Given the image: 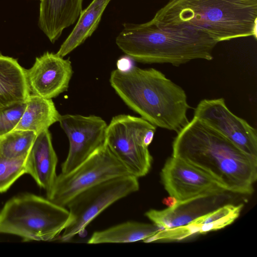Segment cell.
<instances>
[{
	"instance_id": "cell-24",
	"label": "cell",
	"mask_w": 257,
	"mask_h": 257,
	"mask_svg": "<svg viewBox=\"0 0 257 257\" xmlns=\"http://www.w3.org/2000/svg\"><path fill=\"white\" fill-rule=\"evenodd\" d=\"M178 202V200L175 197L170 196L165 198L163 200V203L168 206V207H172L174 206Z\"/></svg>"
},
{
	"instance_id": "cell-18",
	"label": "cell",
	"mask_w": 257,
	"mask_h": 257,
	"mask_svg": "<svg viewBox=\"0 0 257 257\" xmlns=\"http://www.w3.org/2000/svg\"><path fill=\"white\" fill-rule=\"evenodd\" d=\"M111 0H93L82 10L74 29L56 53L62 57L83 43L96 30Z\"/></svg>"
},
{
	"instance_id": "cell-7",
	"label": "cell",
	"mask_w": 257,
	"mask_h": 257,
	"mask_svg": "<svg viewBox=\"0 0 257 257\" xmlns=\"http://www.w3.org/2000/svg\"><path fill=\"white\" fill-rule=\"evenodd\" d=\"M139 189L138 178L128 175L104 181L79 193L66 205L71 221L63 231L61 240L72 239L108 207Z\"/></svg>"
},
{
	"instance_id": "cell-2",
	"label": "cell",
	"mask_w": 257,
	"mask_h": 257,
	"mask_svg": "<svg viewBox=\"0 0 257 257\" xmlns=\"http://www.w3.org/2000/svg\"><path fill=\"white\" fill-rule=\"evenodd\" d=\"M109 82L128 107L155 126L178 133L189 121L185 91L155 68H117Z\"/></svg>"
},
{
	"instance_id": "cell-11",
	"label": "cell",
	"mask_w": 257,
	"mask_h": 257,
	"mask_svg": "<svg viewBox=\"0 0 257 257\" xmlns=\"http://www.w3.org/2000/svg\"><path fill=\"white\" fill-rule=\"evenodd\" d=\"M162 183L170 196L184 201L200 196L226 192L210 175L194 165L172 156L161 173Z\"/></svg>"
},
{
	"instance_id": "cell-21",
	"label": "cell",
	"mask_w": 257,
	"mask_h": 257,
	"mask_svg": "<svg viewBox=\"0 0 257 257\" xmlns=\"http://www.w3.org/2000/svg\"><path fill=\"white\" fill-rule=\"evenodd\" d=\"M36 136L32 131L14 130L0 138V153L11 159H26Z\"/></svg>"
},
{
	"instance_id": "cell-15",
	"label": "cell",
	"mask_w": 257,
	"mask_h": 257,
	"mask_svg": "<svg viewBox=\"0 0 257 257\" xmlns=\"http://www.w3.org/2000/svg\"><path fill=\"white\" fill-rule=\"evenodd\" d=\"M221 194L200 196L184 201H178L172 207L158 210L151 209L145 215L161 229L186 225L212 209Z\"/></svg>"
},
{
	"instance_id": "cell-17",
	"label": "cell",
	"mask_w": 257,
	"mask_h": 257,
	"mask_svg": "<svg viewBox=\"0 0 257 257\" xmlns=\"http://www.w3.org/2000/svg\"><path fill=\"white\" fill-rule=\"evenodd\" d=\"M30 94L25 69L17 59L0 54V109L27 101Z\"/></svg>"
},
{
	"instance_id": "cell-13",
	"label": "cell",
	"mask_w": 257,
	"mask_h": 257,
	"mask_svg": "<svg viewBox=\"0 0 257 257\" xmlns=\"http://www.w3.org/2000/svg\"><path fill=\"white\" fill-rule=\"evenodd\" d=\"M243 207V204L223 205L198 216L186 225L161 229L144 242L181 240L195 234L223 228L238 217Z\"/></svg>"
},
{
	"instance_id": "cell-19",
	"label": "cell",
	"mask_w": 257,
	"mask_h": 257,
	"mask_svg": "<svg viewBox=\"0 0 257 257\" xmlns=\"http://www.w3.org/2000/svg\"><path fill=\"white\" fill-rule=\"evenodd\" d=\"M60 115L52 99L31 94L21 119L14 130L30 131L37 135L58 122Z\"/></svg>"
},
{
	"instance_id": "cell-14",
	"label": "cell",
	"mask_w": 257,
	"mask_h": 257,
	"mask_svg": "<svg viewBox=\"0 0 257 257\" xmlns=\"http://www.w3.org/2000/svg\"><path fill=\"white\" fill-rule=\"evenodd\" d=\"M58 158L48 130L37 135L25 161L26 173L30 174L47 195L55 182Z\"/></svg>"
},
{
	"instance_id": "cell-5",
	"label": "cell",
	"mask_w": 257,
	"mask_h": 257,
	"mask_svg": "<svg viewBox=\"0 0 257 257\" xmlns=\"http://www.w3.org/2000/svg\"><path fill=\"white\" fill-rule=\"evenodd\" d=\"M70 221L66 207L47 198L25 194L8 200L0 211V233L16 235L25 241H51Z\"/></svg>"
},
{
	"instance_id": "cell-8",
	"label": "cell",
	"mask_w": 257,
	"mask_h": 257,
	"mask_svg": "<svg viewBox=\"0 0 257 257\" xmlns=\"http://www.w3.org/2000/svg\"><path fill=\"white\" fill-rule=\"evenodd\" d=\"M128 175L131 174L126 168L105 145L70 172L57 175L47 198L66 207L82 191L104 181Z\"/></svg>"
},
{
	"instance_id": "cell-4",
	"label": "cell",
	"mask_w": 257,
	"mask_h": 257,
	"mask_svg": "<svg viewBox=\"0 0 257 257\" xmlns=\"http://www.w3.org/2000/svg\"><path fill=\"white\" fill-rule=\"evenodd\" d=\"M115 43L135 61L175 66L195 59H213V50L218 43L202 32L161 27L151 21L143 24L124 23Z\"/></svg>"
},
{
	"instance_id": "cell-23",
	"label": "cell",
	"mask_w": 257,
	"mask_h": 257,
	"mask_svg": "<svg viewBox=\"0 0 257 257\" xmlns=\"http://www.w3.org/2000/svg\"><path fill=\"white\" fill-rule=\"evenodd\" d=\"M27 101L15 103L0 109V138L14 131L20 121Z\"/></svg>"
},
{
	"instance_id": "cell-1",
	"label": "cell",
	"mask_w": 257,
	"mask_h": 257,
	"mask_svg": "<svg viewBox=\"0 0 257 257\" xmlns=\"http://www.w3.org/2000/svg\"><path fill=\"white\" fill-rule=\"evenodd\" d=\"M172 156L202 169L226 191L250 194L257 178V159L193 117L172 144Z\"/></svg>"
},
{
	"instance_id": "cell-12",
	"label": "cell",
	"mask_w": 257,
	"mask_h": 257,
	"mask_svg": "<svg viewBox=\"0 0 257 257\" xmlns=\"http://www.w3.org/2000/svg\"><path fill=\"white\" fill-rule=\"evenodd\" d=\"M25 72L30 93L52 99L67 90L73 70L69 59L46 52Z\"/></svg>"
},
{
	"instance_id": "cell-16",
	"label": "cell",
	"mask_w": 257,
	"mask_h": 257,
	"mask_svg": "<svg viewBox=\"0 0 257 257\" xmlns=\"http://www.w3.org/2000/svg\"><path fill=\"white\" fill-rule=\"evenodd\" d=\"M83 0H40L38 26L54 43L73 25L82 10Z\"/></svg>"
},
{
	"instance_id": "cell-9",
	"label": "cell",
	"mask_w": 257,
	"mask_h": 257,
	"mask_svg": "<svg viewBox=\"0 0 257 257\" xmlns=\"http://www.w3.org/2000/svg\"><path fill=\"white\" fill-rule=\"evenodd\" d=\"M60 125L69 141L67 156L61 173L70 172L98 149L105 145L107 124L96 115H61Z\"/></svg>"
},
{
	"instance_id": "cell-20",
	"label": "cell",
	"mask_w": 257,
	"mask_h": 257,
	"mask_svg": "<svg viewBox=\"0 0 257 257\" xmlns=\"http://www.w3.org/2000/svg\"><path fill=\"white\" fill-rule=\"evenodd\" d=\"M161 229L154 223L127 221L94 232L87 243L99 244L144 241L155 235Z\"/></svg>"
},
{
	"instance_id": "cell-22",
	"label": "cell",
	"mask_w": 257,
	"mask_h": 257,
	"mask_svg": "<svg viewBox=\"0 0 257 257\" xmlns=\"http://www.w3.org/2000/svg\"><path fill=\"white\" fill-rule=\"evenodd\" d=\"M25 161L26 159H9L0 153V193L7 191L26 173Z\"/></svg>"
},
{
	"instance_id": "cell-6",
	"label": "cell",
	"mask_w": 257,
	"mask_h": 257,
	"mask_svg": "<svg viewBox=\"0 0 257 257\" xmlns=\"http://www.w3.org/2000/svg\"><path fill=\"white\" fill-rule=\"evenodd\" d=\"M156 130V126L141 117L117 115L107 124L105 144L131 175L139 178L151 168L148 147Z\"/></svg>"
},
{
	"instance_id": "cell-3",
	"label": "cell",
	"mask_w": 257,
	"mask_h": 257,
	"mask_svg": "<svg viewBox=\"0 0 257 257\" xmlns=\"http://www.w3.org/2000/svg\"><path fill=\"white\" fill-rule=\"evenodd\" d=\"M202 32L219 43L257 36V0H169L150 20Z\"/></svg>"
},
{
	"instance_id": "cell-10",
	"label": "cell",
	"mask_w": 257,
	"mask_h": 257,
	"mask_svg": "<svg viewBox=\"0 0 257 257\" xmlns=\"http://www.w3.org/2000/svg\"><path fill=\"white\" fill-rule=\"evenodd\" d=\"M194 117L216 130L246 154L257 159L256 130L231 112L223 98L202 100L195 109Z\"/></svg>"
}]
</instances>
